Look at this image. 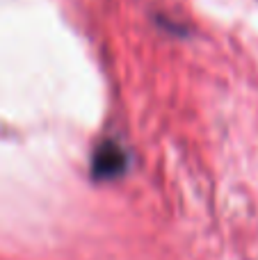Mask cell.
Listing matches in <instances>:
<instances>
[{"label": "cell", "instance_id": "1", "mask_svg": "<svg viewBox=\"0 0 258 260\" xmlns=\"http://www.w3.org/2000/svg\"><path fill=\"white\" fill-rule=\"evenodd\" d=\"M128 167L126 151L112 139H105L94 148L91 155V176L96 180H112L121 176Z\"/></svg>", "mask_w": 258, "mask_h": 260}]
</instances>
